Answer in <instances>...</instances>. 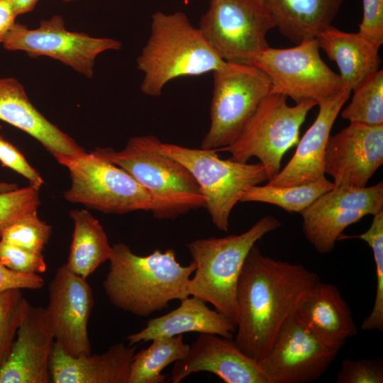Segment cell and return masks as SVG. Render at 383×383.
Segmentation results:
<instances>
[{
  "label": "cell",
  "mask_w": 383,
  "mask_h": 383,
  "mask_svg": "<svg viewBox=\"0 0 383 383\" xmlns=\"http://www.w3.org/2000/svg\"><path fill=\"white\" fill-rule=\"evenodd\" d=\"M16 16L32 11L39 0H9Z\"/></svg>",
  "instance_id": "40"
},
{
  "label": "cell",
  "mask_w": 383,
  "mask_h": 383,
  "mask_svg": "<svg viewBox=\"0 0 383 383\" xmlns=\"http://www.w3.org/2000/svg\"><path fill=\"white\" fill-rule=\"evenodd\" d=\"M93 306V292L87 279L65 264L59 267L49 284L45 313L55 342L72 356L91 353L88 323Z\"/></svg>",
  "instance_id": "15"
},
{
  "label": "cell",
  "mask_w": 383,
  "mask_h": 383,
  "mask_svg": "<svg viewBox=\"0 0 383 383\" xmlns=\"http://www.w3.org/2000/svg\"><path fill=\"white\" fill-rule=\"evenodd\" d=\"M280 226L277 218L265 216L239 235L201 238L188 243L196 265L190 279L189 296L210 303L236 327V289L245 258L257 241Z\"/></svg>",
  "instance_id": "5"
},
{
  "label": "cell",
  "mask_w": 383,
  "mask_h": 383,
  "mask_svg": "<svg viewBox=\"0 0 383 383\" xmlns=\"http://www.w3.org/2000/svg\"><path fill=\"white\" fill-rule=\"evenodd\" d=\"M261 1H265V0H261Z\"/></svg>",
  "instance_id": "44"
},
{
  "label": "cell",
  "mask_w": 383,
  "mask_h": 383,
  "mask_svg": "<svg viewBox=\"0 0 383 383\" xmlns=\"http://www.w3.org/2000/svg\"><path fill=\"white\" fill-rule=\"evenodd\" d=\"M52 232L50 225L38 216L37 210L30 211L6 227L1 233V240L30 250L42 252Z\"/></svg>",
  "instance_id": "31"
},
{
  "label": "cell",
  "mask_w": 383,
  "mask_h": 383,
  "mask_svg": "<svg viewBox=\"0 0 383 383\" xmlns=\"http://www.w3.org/2000/svg\"><path fill=\"white\" fill-rule=\"evenodd\" d=\"M44 284L45 280L39 274L17 272L0 262V293L13 289L38 290Z\"/></svg>",
  "instance_id": "38"
},
{
  "label": "cell",
  "mask_w": 383,
  "mask_h": 383,
  "mask_svg": "<svg viewBox=\"0 0 383 383\" xmlns=\"http://www.w3.org/2000/svg\"><path fill=\"white\" fill-rule=\"evenodd\" d=\"M158 147L191 172L206 199L205 208L213 223L223 231H228L231 212L240 202L242 192L270 179L260 163L222 160L216 149H194L161 141Z\"/></svg>",
  "instance_id": "6"
},
{
  "label": "cell",
  "mask_w": 383,
  "mask_h": 383,
  "mask_svg": "<svg viewBox=\"0 0 383 383\" xmlns=\"http://www.w3.org/2000/svg\"><path fill=\"white\" fill-rule=\"evenodd\" d=\"M28 304L21 289L0 293V368L10 353Z\"/></svg>",
  "instance_id": "32"
},
{
  "label": "cell",
  "mask_w": 383,
  "mask_h": 383,
  "mask_svg": "<svg viewBox=\"0 0 383 383\" xmlns=\"http://www.w3.org/2000/svg\"><path fill=\"white\" fill-rule=\"evenodd\" d=\"M0 120L33 137L52 155H72L86 152L40 113L16 78H0Z\"/></svg>",
  "instance_id": "22"
},
{
  "label": "cell",
  "mask_w": 383,
  "mask_h": 383,
  "mask_svg": "<svg viewBox=\"0 0 383 383\" xmlns=\"http://www.w3.org/2000/svg\"><path fill=\"white\" fill-rule=\"evenodd\" d=\"M319 48L340 71L342 89L352 91L370 74L379 70L380 46L360 33H348L332 25L316 38Z\"/></svg>",
  "instance_id": "24"
},
{
  "label": "cell",
  "mask_w": 383,
  "mask_h": 383,
  "mask_svg": "<svg viewBox=\"0 0 383 383\" xmlns=\"http://www.w3.org/2000/svg\"><path fill=\"white\" fill-rule=\"evenodd\" d=\"M2 44L10 51L20 50L32 57L47 56L60 61L87 78L93 77L99 55L122 47L120 41L111 38H96L68 30L60 15L40 21L34 29L15 23Z\"/></svg>",
  "instance_id": "12"
},
{
  "label": "cell",
  "mask_w": 383,
  "mask_h": 383,
  "mask_svg": "<svg viewBox=\"0 0 383 383\" xmlns=\"http://www.w3.org/2000/svg\"><path fill=\"white\" fill-rule=\"evenodd\" d=\"M337 383H382L383 365L376 359H345L337 374Z\"/></svg>",
  "instance_id": "35"
},
{
  "label": "cell",
  "mask_w": 383,
  "mask_h": 383,
  "mask_svg": "<svg viewBox=\"0 0 383 383\" xmlns=\"http://www.w3.org/2000/svg\"><path fill=\"white\" fill-rule=\"evenodd\" d=\"M62 1L64 2H70V1H77V0H62Z\"/></svg>",
  "instance_id": "42"
},
{
  "label": "cell",
  "mask_w": 383,
  "mask_h": 383,
  "mask_svg": "<svg viewBox=\"0 0 383 383\" xmlns=\"http://www.w3.org/2000/svg\"><path fill=\"white\" fill-rule=\"evenodd\" d=\"M382 163L383 125L350 122L328 138L324 171L335 186L365 187Z\"/></svg>",
  "instance_id": "16"
},
{
  "label": "cell",
  "mask_w": 383,
  "mask_h": 383,
  "mask_svg": "<svg viewBox=\"0 0 383 383\" xmlns=\"http://www.w3.org/2000/svg\"><path fill=\"white\" fill-rule=\"evenodd\" d=\"M153 135L130 138L125 148H96L93 152L123 168L150 193V211L159 220L175 219L192 210L205 207L206 199L191 172L159 150Z\"/></svg>",
  "instance_id": "4"
},
{
  "label": "cell",
  "mask_w": 383,
  "mask_h": 383,
  "mask_svg": "<svg viewBox=\"0 0 383 383\" xmlns=\"http://www.w3.org/2000/svg\"><path fill=\"white\" fill-rule=\"evenodd\" d=\"M151 345L135 353L131 365L128 383H164L161 372L169 365L184 359L189 345L182 334L154 339Z\"/></svg>",
  "instance_id": "27"
},
{
  "label": "cell",
  "mask_w": 383,
  "mask_h": 383,
  "mask_svg": "<svg viewBox=\"0 0 383 383\" xmlns=\"http://www.w3.org/2000/svg\"><path fill=\"white\" fill-rule=\"evenodd\" d=\"M358 238L365 241L373 252L376 273V292L374 304L368 316L361 323L365 331L383 330V210L374 215L370 227L357 235H345L339 240Z\"/></svg>",
  "instance_id": "30"
},
{
  "label": "cell",
  "mask_w": 383,
  "mask_h": 383,
  "mask_svg": "<svg viewBox=\"0 0 383 383\" xmlns=\"http://www.w3.org/2000/svg\"><path fill=\"white\" fill-rule=\"evenodd\" d=\"M252 65L269 77L270 93L290 97L296 104L313 100L318 104L343 90L339 74L321 59L316 38L289 48L269 47Z\"/></svg>",
  "instance_id": "11"
},
{
  "label": "cell",
  "mask_w": 383,
  "mask_h": 383,
  "mask_svg": "<svg viewBox=\"0 0 383 383\" xmlns=\"http://www.w3.org/2000/svg\"><path fill=\"white\" fill-rule=\"evenodd\" d=\"M135 350L119 343L101 354L74 357L55 342L50 360L51 382L128 383Z\"/></svg>",
  "instance_id": "20"
},
{
  "label": "cell",
  "mask_w": 383,
  "mask_h": 383,
  "mask_svg": "<svg viewBox=\"0 0 383 383\" xmlns=\"http://www.w3.org/2000/svg\"><path fill=\"white\" fill-rule=\"evenodd\" d=\"M351 91L343 89L318 104V115L296 145L291 160L268 184L289 186L325 178L324 158L331 131Z\"/></svg>",
  "instance_id": "19"
},
{
  "label": "cell",
  "mask_w": 383,
  "mask_h": 383,
  "mask_svg": "<svg viewBox=\"0 0 383 383\" xmlns=\"http://www.w3.org/2000/svg\"><path fill=\"white\" fill-rule=\"evenodd\" d=\"M382 210V181L365 187L334 185L300 213L302 230L317 252L328 253L348 226Z\"/></svg>",
  "instance_id": "13"
},
{
  "label": "cell",
  "mask_w": 383,
  "mask_h": 383,
  "mask_svg": "<svg viewBox=\"0 0 383 383\" xmlns=\"http://www.w3.org/2000/svg\"><path fill=\"white\" fill-rule=\"evenodd\" d=\"M18 189L17 184L0 182V192H6Z\"/></svg>",
  "instance_id": "41"
},
{
  "label": "cell",
  "mask_w": 383,
  "mask_h": 383,
  "mask_svg": "<svg viewBox=\"0 0 383 383\" xmlns=\"http://www.w3.org/2000/svg\"><path fill=\"white\" fill-rule=\"evenodd\" d=\"M54 343L45 309L28 304L10 353L0 368V383L51 382L50 360Z\"/></svg>",
  "instance_id": "18"
},
{
  "label": "cell",
  "mask_w": 383,
  "mask_h": 383,
  "mask_svg": "<svg viewBox=\"0 0 383 383\" xmlns=\"http://www.w3.org/2000/svg\"><path fill=\"white\" fill-rule=\"evenodd\" d=\"M295 312L323 343L340 350L358 329L338 288L320 280L302 297Z\"/></svg>",
  "instance_id": "21"
},
{
  "label": "cell",
  "mask_w": 383,
  "mask_h": 383,
  "mask_svg": "<svg viewBox=\"0 0 383 383\" xmlns=\"http://www.w3.org/2000/svg\"><path fill=\"white\" fill-rule=\"evenodd\" d=\"M319 280L304 266L265 256L255 245L245 258L236 289L235 343L239 349L261 360L284 322Z\"/></svg>",
  "instance_id": "1"
},
{
  "label": "cell",
  "mask_w": 383,
  "mask_h": 383,
  "mask_svg": "<svg viewBox=\"0 0 383 383\" xmlns=\"http://www.w3.org/2000/svg\"><path fill=\"white\" fill-rule=\"evenodd\" d=\"M0 262L17 272L40 274L47 270L42 252L23 248L2 240H0Z\"/></svg>",
  "instance_id": "34"
},
{
  "label": "cell",
  "mask_w": 383,
  "mask_h": 383,
  "mask_svg": "<svg viewBox=\"0 0 383 383\" xmlns=\"http://www.w3.org/2000/svg\"><path fill=\"white\" fill-rule=\"evenodd\" d=\"M1 128H2V127H1V126L0 125V129H1Z\"/></svg>",
  "instance_id": "43"
},
{
  "label": "cell",
  "mask_w": 383,
  "mask_h": 383,
  "mask_svg": "<svg viewBox=\"0 0 383 383\" xmlns=\"http://www.w3.org/2000/svg\"><path fill=\"white\" fill-rule=\"evenodd\" d=\"M283 36L299 44L332 25L343 0H265Z\"/></svg>",
  "instance_id": "25"
},
{
  "label": "cell",
  "mask_w": 383,
  "mask_h": 383,
  "mask_svg": "<svg viewBox=\"0 0 383 383\" xmlns=\"http://www.w3.org/2000/svg\"><path fill=\"white\" fill-rule=\"evenodd\" d=\"M39 189L31 185L0 192V235L9 225L40 205Z\"/></svg>",
  "instance_id": "33"
},
{
  "label": "cell",
  "mask_w": 383,
  "mask_h": 383,
  "mask_svg": "<svg viewBox=\"0 0 383 383\" xmlns=\"http://www.w3.org/2000/svg\"><path fill=\"white\" fill-rule=\"evenodd\" d=\"M353 91L352 100L342 111L341 117L350 122L383 125L382 70L368 75Z\"/></svg>",
  "instance_id": "29"
},
{
  "label": "cell",
  "mask_w": 383,
  "mask_h": 383,
  "mask_svg": "<svg viewBox=\"0 0 383 383\" xmlns=\"http://www.w3.org/2000/svg\"><path fill=\"white\" fill-rule=\"evenodd\" d=\"M287 97L270 93L258 106L240 135L228 146L217 149L231 153V159L248 162L259 159L270 179L280 170L284 155L299 140V129L315 101L290 106Z\"/></svg>",
  "instance_id": "8"
},
{
  "label": "cell",
  "mask_w": 383,
  "mask_h": 383,
  "mask_svg": "<svg viewBox=\"0 0 383 383\" xmlns=\"http://www.w3.org/2000/svg\"><path fill=\"white\" fill-rule=\"evenodd\" d=\"M211 125L201 148L220 149L233 143L270 93L267 74L253 65L227 62L213 72Z\"/></svg>",
  "instance_id": "9"
},
{
  "label": "cell",
  "mask_w": 383,
  "mask_h": 383,
  "mask_svg": "<svg viewBox=\"0 0 383 383\" xmlns=\"http://www.w3.org/2000/svg\"><path fill=\"white\" fill-rule=\"evenodd\" d=\"M16 15L9 0H0V43H2L5 37L14 25Z\"/></svg>",
  "instance_id": "39"
},
{
  "label": "cell",
  "mask_w": 383,
  "mask_h": 383,
  "mask_svg": "<svg viewBox=\"0 0 383 383\" xmlns=\"http://www.w3.org/2000/svg\"><path fill=\"white\" fill-rule=\"evenodd\" d=\"M0 162L26 178L30 185L40 189L43 179L40 174L31 167L21 152L11 143L0 136Z\"/></svg>",
  "instance_id": "36"
},
{
  "label": "cell",
  "mask_w": 383,
  "mask_h": 383,
  "mask_svg": "<svg viewBox=\"0 0 383 383\" xmlns=\"http://www.w3.org/2000/svg\"><path fill=\"white\" fill-rule=\"evenodd\" d=\"M274 27L265 1L210 0L198 28L224 61L252 65L269 48L267 33Z\"/></svg>",
  "instance_id": "10"
},
{
  "label": "cell",
  "mask_w": 383,
  "mask_h": 383,
  "mask_svg": "<svg viewBox=\"0 0 383 383\" xmlns=\"http://www.w3.org/2000/svg\"><path fill=\"white\" fill-rule=\"evenodd\" d=\"M334 187L326 177L301 184L253 185L240 196V202H262L276 205L289 212L301 213L323 194Z\"/></svg>",
  "instance_id": "28"
},
{
  "label": "cell",
  "mask_w": 383,
  "mask_h": 383,
  "mask_svg": "<svg viewBox=\"0 0 383 383\" xmlns=\"http://www.w3.org/2000/svg\"><path fill=\"white\" fill-rule=\"evenodd\" d=\"M226 63L184 13L156 11L149 38L137 58L138 69L144 74L140 88L146 95L158 96L174 79L213 72Z\"/></svg>",
  "instance_id": "3"
},
{
  "label": "cell",
  "mask_w": 383,
  "mask_h": 383,
  "mask_svg": "<svg viewBox=\"0 0 383 383\" xmlns=\"http://www.w3.org/2000/svg\"><path fill=\"white\" fill-rule=\"evenodd\" d=\"M209 372L226 383H267L258 362L243 353L231 338L200 333L187 356L174 362L169 382L179 383L189 375Z\"/></svg>",
  "instance_id": "17"
},
{
  "label": "cell",
  "mask_w": 383,
  "mask_h": 383,
  "mask_svg": "<svg viewBox=\"0 0 383 383\" xmlns=\"http://www.w3.org/2000/svg\"><path fill=\"white\" fill-rule=\"evenodd\" d=\"M109 270L102 286L110 303L131 314L146 317L167 307L173 300L189 296L190 276L196 270L192 261L180 265L173 249H156L146 256L133 253L118 243L112 246Z\"/></svg>",
  "instance_id": "2"
},
{
  "label": "cell",
  "mask_w": 383,
  "mask_h": 383,
  "mask_svg": "<svg viewBox=\"0 0 383 383\" xmlns=\"http://www.w3.org/2000/svg\"><path fill=\"white\" fill-rule=\"evenodd\" d=\"M338 352L323 343L294 311L258 363L267 383H308L327 371Z\"/></svg>",
  "instance_id": "14"
},
{
  "label": "cell",
  "mask_w": 383,
  "mask_h": 383,
  "mask_svg": "<svg viewBox=\"0 0 383 383\" xmlns=\"http://www.w3.org/2000/svg\"><path fill=\"white\" fill-rule=\"evenodd\" d=\"M362 18L359 32L381 47L383 43V0H362Z\"/></svg>",
  "instance_id": "37"
},
{
  "label": "cell",
  "mask_w": 383,
  "mask_h": 383,
  "mask_svg": "<svg viewBox=\"0 0 383 383\" xmlns=\"http://www.w3.org/2000/svg\"><path fill=\"white\" fill-rule=\"evenodd\" d=\"M74 231L67 267L87 279L109 260L112 246L100 222L86 209L71 211Z\"/></svg>",
  "instance_id": "26"
},
{
  "label": "cell",
  "mask_w": 383,
  "mask_h": 383,
  "mask_svg": "<svg viewBox=\"0 0 383 383\" xmlns=\"http://www.w3.org/2000/svg\"><path fill=\"white\" fill-rule=\"evenodd\" d=\"M53 156L70 172L71 187L64 194L67 201L106 213L151 210L148 191L125 170L94 152Z\"/></svg>",
  "instance_id": "7"
},
{
  "label": "cell",
  "mask_w": 383,
  "mask_h": 383,
  "mask_svg": "<svg viewBox=\"0 0 383 383\" xmlns=\"http://www.w3.org/2000/svg\"><path fill=\"white\" fill-rule=\"evenodd\" d=\"M206 303L192 296L181 301L176 309L150 319L140 331L126 337L129 345L156 338L172 337L187 332L218 335L231 338L235 327Z\"/></svg>",
  "instance_id": "23"
}]
</instances>
